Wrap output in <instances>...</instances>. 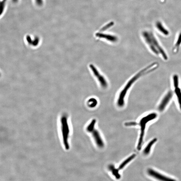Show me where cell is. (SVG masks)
Listing matches in <instances>:
<instances>
[{
  "label": "cell",
  "instance_id": "13",
  "mask_svg": "<svg viewBox=\"0 0 181 181\" xmlns=\"http://www.w3.org/2000/svg\"><path fill=\"white\" fill-rule=\"evenodd\" d=\"M181 46V32H179L175 42L172 48V52L174 54H177L179 51Z\"/></svg>",
  "mask_w": 181,
  "mask_h": 181
},
{
  "label": "cell",
  "instance_id": "21",
  "mask_svg": "<svg viewBox=\"0 0 181 181\" xmlns=\"http://www.w3.org/2000/svg\"><path fill=\"white\" fill-rule=\"evenodd\" d=\"M160 1H161V2H165V1H166V0H160Z\"/></svg>",
  "mask_w": 181,
  "mask_h": 181
},
{
  "label": "cell",
  "instance_id": "20",
  "mask_svg": "<svg viewBox=\"0 0 181 181\" xmlns=\"http://www.w3.org/2000/svg\"><path fill=\"white\" fill-rule=\"evenodd\" d=\"M36 2L37 4L38 5H39V6H41V5H42V0H36Z\"/></svg>",
  "mask_w": 181,
  "mask_h": 181
},
{
  "label": "cell",
  "instance_id": "18",
  "mask_svg": "<svg viewBox=\"0 0 181 181\" xmlns=\"http://www.w3.org/2000/svg\"><path fill=\"white\" fill-rule=\"evenodd\" d=\"M124 124L126 126H134L138 125V123L135 122H126Z\"/></svg>",
  "mask_w": 181,
  "mask_h": 181
},
{
  "label": "cell",
  "instance_id": "19",
  "mask_svg": "<svg viewBox=\"0 0 181 181\" xmlns=\"http://www.w3.org/2000/svg\"><path fill=\"white\" fill-rule=\"evenodd\" d=\"M114 22H110L108 24H107L101 30V31L105 30H106L107 29L109 28L110 27L112 26V25H114Z\"/></svg>",
  "mask_w": 181,
  "mask_h": 181
},
{
  "label": "cell",
  "instance_id": "14",
  "mask_svg": "<svg viewBox=\"0 0 181 181\" xmlns=\"http://www.w3.org/2000/svg\"><path fill=\"white\" fill-rule=\"evenodd\" d=\"M136 156V154H133L132 155H130L129 157H128V158H126L119 165V167L118 168V170L120 171V170H121L124 168L126 165H127L129 163H130L131 161H132L133 159L135 158Z\"/></svg>",
  "mask_w": 181,
  "mask_h": 181
},
{
  "label": "cell",
  "instance_id": "11",
  "mask_svg": "<svg viewBox=\"0 0 181 181\" xmlns=\"http://www.w3.org/2000/svg\"><path fill=\"white\" fill-rule=\"evenodd\" d=\"M157 141V139L156 138H154L149 142L143 150V154L144 155L147 156L150 155L153 146L155 145Z\"/></svg>",
  "mask_w": 181,
  "mask_h": 181
},
{
  "label": "cell",
  "instance_id": "3",
  "mask_svg": "<svg viewBox=\"0 0 181 181\" xmlns=\"http://www.w3.org/2000/svg\"><path fill=\"white\" fill-rule=\"evenodd\" d=\"M157 117L158 114L157 113L152 112L143 117L140 120L139 123H138V125L140 126V130L139 137L137 145V149L138 150L140 151L141 149L147 125L150 122L157 119Z\"/></svg>",
  "mask_w": 181,
  "mask_h": 181
},
{
  "label": "cell",
  "instance_id": "15",
  "mask_svg": "<svg viewBox=\"0 0 181 181\" xmlns=\"http://www.w3.org/2000/svg\"><path fill=\"white\" fill-rule=\"evenodd\" d=\"M108 169L117 179H119L121 178V175L119 172V171L118 168L115 167L114 165L110 164L108 166Z\"/></svg>",
  "mask_w": 181,
  "mask_h": 181
},
{
  "label": "cell",
  "instance_id": "8",
  "mask_svg": "<svg viewBox=\"0 0 181 181\" xmlns=\"http://www.w3.org/2000/svg\"><path fill=\"white\" fill-rule=\"evenodd\" d=\"M63 123V135L64 141L66 149H69V148L68 139L69 134L70 133L69 127L68 124L67 120L65 117H63L62 119Z\"/></svg>",
  "mask_w": 181,
  "mask_h": 181
},
{
  "label": "cell",
  "instance_id": "17",
  "mask_svg": "<svg viewBox=\"0 0 181 181\" xmlns=\"http://www.w3.org/2000/svg\"><path fill=\"white\" fill-rule=\"evenodd\" d=\"M96 122V119H93L90 123H89V125L87 126V128H86V130L88 132L91 133L93 130L95 128V127Z\"/></svg>",
  "mask_w": 181,
  "mask_h": 181
},
{
  "label": "cell",
  "instance_id": "4",
  "mask_svg": "<svg viewBox=\"0 0 181 181\" xmlns=\"http://www.w3.org/2000/svg\"><path fill=\"white\" fill-rule=\"evenodd\" d=\"M172 84L173 92L176 97L178 105L181 111V88L180 86L179 77L177 74H174L172 76Z\"/></svg>",
  "mask_w": 181,
  "mask_h": 181
},
{
  "label": "cell",
  "instance_id": "6",
  "mask_svg": "<svg viewBox=\"0 0 181 181\" xmlns=\"http://www.w3.org/2000/svg\"><path fill=\"white\" fill-rule=\"evenodd\" d=\"M174 95L173 91L171 90L169 91L164 95L158 106L159 111L162 112L165 110L172 99Z\"/></svg>",
  "mask_w": 181,
  "mask_h": 181
},
{
  "label": "cell",
  "instance_id": "9",
  "mask_svg": "<svg viewBox=\"0 0 181 181\" xmlns=\"http://www.w3.org/2000/svg\"><path fill=\"white\" fill-rule=\"evenodd\" d=\"M91 133L92 134L93 137L97 146L101 148H103L104 146V142L98 130L95 128Z\"/></svg>",
  "mask_w": 181,
  "mask_h": 181
},
{
  "label": "cell",
  "instance_id": "5",
  "mask_svg": "<svg viewBox=\"0 0 181 181\" xmlns=\"http://www.w3.org/2000/svg\"><path fill=\"white\" fill-rule=\"evenodd\" d=\"M90 68L93 75L97 80L100 87L103 89L107 88L108 85L107 81L104 76L100 72L94 65L91 64L90 65Z\"/></svg>",
  "mask_w": 181,
  "mask_h": 181
},
{
  "label": "cell",
  "instance_id": "7",
  "mask_svg": "<svg viewBox=\"0 0 181 181\" xmlns=\"http://www.w3.org/2000/svg\"><path fill=\"white\" fill-rule=\"evenodd\" d=\"M148 175L151 177L160 181H172L174 179L167 176L161 172L152 168L148 169L147 171Z\"/></svg>",
  "mask_w": 181,
  "mask_h": 181
},
{
  "label": "cell",
  "instance_id": "16",
  "mask_svg": "<svg viewBox=\"0 0 181 181\" xmlns=\"http://www.w3.org/2000/svg\"><path fill=\"white\" fill-rule=\"evenodd\" d=\"M98 104L97 100L95 98H93L89 99L87 102V105L89 107L95 108Z\"/></svg>",
  "mask_w": 181,
  "mask_h": 181
},
{
  "label": "cell",
  "instance_id": "10",
  "mask_svg": "<svg viewBox=\"0 0 181 181\" xmlns=\"http://www.w3.org/2000/svg\"><path fill=\"white\" fill-rule=\"evenodd\" d=\"M155 27L157 30L163 35L167 36L169 35L170 32L161 21H157L155 23Z\"/></svg>",
  "mask_w": 181,
  "mask_h": 181
},
{
  "label": "cell",
  "instance_id": "2",
  "mask_svg": "<svg viewBox=\"0 0 181 181\" xmlns=\"http://www.w3.org/2000/svg\"><path fill=\"white\" fill-rule=\"evenodd\" d=\"M142 36L148 48L153 54L160 56L164 60H168V56L166 51L152 31H144L142 33Z\"/></svg>",
  "mask_w": 181,
  "mask_h": 181
},
{
  "label": "cell",
  "instance_id": "1",
  "mask_svg": "<svg viewBox=\"0 0 181 181\" xmlns=\"http://www.w3.org/2000/svg\"><path fill=\"white\" fill-rule=\"evenodd\" d=\"M159 67V64L158 62H155L152 63L141 70L131 78L119 94L117 101V104L118 106L122 107L124 106L126 95L128 90L136 81L143 76L151 73L156 70Z\"/></svg>",
  "mask_w": 181,
  "mask_h": 181
},
{
  "label": "cell",
  "instance_id": "12",
  "mask_svg": "<svg viewBox=\"0 0 181 181\" xmlns=\"http://www.w3.org/2000/svg\"><path fill=\"white\" fill-rule=\"evenodd\" d=\"M96 36L100 38L105 39L107 40L112 43L116 42L118 40V38L116 36L108 34H107L101 33H97L96 34Z\"/></svg>",
  "mask_w": 181,
  "mask_h": 181
}]
</instances>
